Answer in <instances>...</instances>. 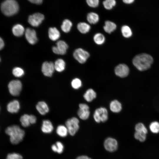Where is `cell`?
<instances>
[{
  "instance_id": "cell-31",
  "label": "cell",
  "mask_w": 159,
  "mask_h": 159,
  "mask_svg": "<svg viewBox=\"0 0 159 159\" xmlns=\"http://www.w3.org/2000/svg\"><path fill=\"white\" fill-rule=\"evenodd\" d=\"M147 134L144 132L135 131L134 133V137L136 140L143 142L146 140Z\"/></svg>"
},
{
  "instance_id": "cell-36",
  "label": "cell",
  "mask_w": 159,
  "mask_h": 159,
  "mask_svg": "<svg viewBox=\"0 0 159 159\" xmlns=\"http://www.w3.org/2000/svg\"><path fill=\"white\" fill-rule=\"evenodd\" d=\"M71 85L72 87L74 89L80 88L82 85V82L81 80L78 78H75L71 82Z\"/></svg>"
},
{
  "instance_id": "cell-2",
  "label": "cell",
  "mask_w": 159,
  "mask_h": 159,
  "mask_svg": "<svg viewBox=\"0 0 159 159\" xmlns=\"http://www.w3.org/2000/svg\"><path fill=\"white\" fill-rule=\"evenodd\" d=\"M5 132L9 136L11 143L13 144H17L20 142L25 134L24 131L16 125L8 127L6 129Z\"/></svg>"
},
{
  "instance_id": "cell-32",
  "label": "cell",
  "mask_w": 159,
  "mask_h": 159,
  "mask_svg": "<svg viewBox=\"0 0 159 159\" xmlns=\"http://www.w3.org/2000/svg\"><path fill=\"white\" fill-rule=\"evenodd\" d=\"M121 31L123 36L125 37H129L132 35V32L130 28L127 26H123L121 28Z\"/></svg>"
},
{
  "instance_id": "cell-22",
  "label": "cell",
  "mask_w": 159,
  "mask_h": 159,
  "mask_svg": "<svg viewBox=\"0 0 159 159\" xmlns=\"http://www.w3.org/2000/svg\"><path fill=\"white\" fill-rule=\"evenodd\" d=\"M65 65L64 61L61 59H57L54 63L55 69L59 72L63 71L65 68Z\"/></svg>"
},
{
  "instance_id": "cell-10",
  "label": "cell",
  "mask_w": 159,
  "mask_h": 159,
  "mask_svg": "<svg viewBox=\"0 0 159 159\" xmlns=\"http://www.w3.org/2000/svg\"><path fill=\"white\" fill-rule=\"evenodd\" d=\"M68 48V45L65 42L59 40L57 42L56 46L52 47V50L56 54L64 55L66 53Z\"/></svg>"
},
{
  "instance_id": "cell-45",
  "label": "cell",
  "mask_w": 159,
  "mask_h": 159,
  "mask_svg": "<svg viewBox=\"0 0 159 159\" xmlns=\"http://www.w3.org/2000/svg\"><path fill=\"white\" fill-rule=\"evenodd\" d=\"M123 2L126 4H130L132 3L134 1V0H124Z\"/></svg>"
},
{
  "instance_id": "cell-6",
  "label": "cell",
  "mask_w": 159,
  "mask_h": 159,
  "mask_svg": "<svg viewBox=\"0 0 159 159\" xmlns=\"http://www.w3.org/2000/svg\"><path fill=\"white\" fill-rule=\"evenodd\" d=\"M9 90L10 94L14 96H17L19 94L22 88V84L19 80L11 81L8 85Z\"/></svg>"
},
{
  "instance_id": "cell-3",
  "label": "cell",
  "mask_w": 159,
  "mask_h": 159,
  "mask_svg": "<svg viewBox=\"0 0 159 159\" xmlns=\"http://www.w3.org/2000/svg\"><path fill=\"white\" fill-rule=\"evenodd\" d=\"M2 13L7 16H11L18 11L19 6L17 2L14 0H6L3 1L1 5Z\"/></svg>"
},
{
  "instance_id": "cell-12",
  "label": "cell",
  "mask_w": 159,
  "mask_h": 159,
  "mask_svg": "<svg viewBox=\"0 0 159 159\" xmlns=\"http://www.w3.org/2000/svg\"><path fill=\"white\" fill-rule=\"evenodd\" d=\"M79 107L77 112V114L79 117L82 120L87 119L90 115L89 106L86 104L81 103L79 105Z\"/></svg>"
},
{
  "instance_id": "cell-37",
  "label": "cell",
  "mask_w": 159,
  "mask_h": 159,
  "mask_svg": "<svg viewBox=\"0 0 159 159\" xmlns=\"http://www.w3.org/2000/svg\"><path fill=\"white\" fill-rule=\"evenodd\" d=\"M22 156L19 153H13L8 154L6 159H22Z\"/></svg>"
},
{
  "instance_id": "cell-43",
  "label": "cell",
  "mask_w": 159,
  "mask_h": 159,
  "mask_svg": "<svg viewBox=\"0 0 159 159\" xmlns=\"http://www.w3.org/2000/svg\"><path fill=\"white\" fill-rule=\"evenodd\" d=\"M4 42L2 39L0 38V49L1 50L4 47Z\"/></svg>"
},
{
  "instance_id": "cell-13",
  "label": "cell",
  "mask_w": 159,
  "mask_h": 159,
  "mask_svg": "<svg viewBox=\"0 0 159 159\" xmlns=\"http://www.w3.org/2000/svg\"><path fill=\"white\" fill-rule=\"evenodd\" d=\"M129 72V67L125 64H120L117 65L115 69V74L120 77L123 78L127 77Z\"/></svg>"
},
{
  "instance_id": "cell-18",
  "label": "cell",
  "mask_w": 159,
  "mask_h": 159,
  "mask_svg": "<svg viewBox=\"0 0 159 159\" xmlns=\"http://www.w3.org/2000/svg\"><path fill=\"white\" fill-rule=\"evenodd\" d=\"M48 35L50 39L54 41L59 38L60 33L57 28L55 27H52L49 28V29Z\"/></svg>"
},
{
  "instance_id": "cell-30",
  "label": "cell",
  "mask_w": 159,
  "mask_h": 159,
  "mask_svg": "<svg viewBox=\"0 0 159 159\" xmlns=\"http://www.w3.org/2000/svg\"><path fill=\"white\" fill-rule=\"evenodd\" d=\"M149 128L150 132L153 134L159 133V122L156 121L151 122L149 125Z\"/></svg>"
},
{
  "instance_id": "cell-28",
  "label": "cell",
  "mask_w": 159,
  "mask_h": 159,
  "mask_svg": "<svg viewBox=\"0 0 159 159\" xmlns=\"http://www.w3.org/2000/svg\"><path fill=\"white\" fill-rule=\"evenodd\" d=\"M20 121L22 126L24 127H27L31 124L30 120V115L27 114L21 116Z\"/></svg>"
},
{
  "instance_id": "cell-19",
  "label": "cell",
  "mask_w": 159,
  "mask_h": 159,
  "mask_svg": "<svg viewBox=\"0 0 159 159\" xmlns=\"http://www.w3.org/2000/svg\"><path fill=\"white\" fill-rule=\"evenodd\" d=\"M110 110L114 113L120 112L122 109L121 103L117 100H114L112 101L110 104Z\"/></svg>"
},
{
  "instance_id": "cell-21",
  "label": "cell",
  "mask_w": 159,
  "mask_h": 159,
  "mask_svg": "<svg viewBox=\"0 0 159 159\" xmlns=\"http://www.w3.org/2000/svg\"><path fill=\"white\" fill-rule=\"evenodd\" d=\"M24 32V27L21 24H17L14 25L12 28L13 34L16 37L21 36Z\"/></svg>"
},
{
  "instance_id": "cell-33",
  "label": "cell",
  "mask_w": 159,
  "mask_h": 159,
  "mask_svg": "<svg viewBox=\"0 0 159 159\" xmlns=\"http://www.w3.org/2000/svg\"><path fill=\"white\" fill-rule=\"evenodd\" d=\"M135 131L143 132L146 134L148 132L146 127L143 123L141 122L137 124L135 126Z\"/></svg>"
},
{
  "instance_id": "cell-26",
  "label": "cell",
  "mask_w": 159,
  "mask_h": 159,
  "mask_svg": "<svg viewBox=\"0 0 159 159\" xmlns=\"http://www.w3.org/2000/svg\"><path fill=\"white\" fill-rule=\"evenodd\" d=\"M99 17L98 15L94 12L89 13L87 16V20L91 24H95L99 21Z\"/></svg>"
},
{
  "instance_id": "cell-27",
  "label": "cell",
  "mask_w": 159,
  "mask_h": 159,
  "mask_svg": "<svg viewBox=\"0 0 159 159\" xmlns=\"http://www.w3.org/2000/svg\"><path fill=\"white\" fill-rule=\"evenodd\" d=\"M72 22L68 19H65L63 21L61 28L63 31L65 33L69 32L72 26Z\"/></svg>"
},
{
  "instance_id": "cell-35",
  "label": "cell",
  "mask_w": 159,
  "mask_h": 159,
  "mask_svg": "<svg viewBox=\"0 0 159 159\" xmlns=\"http://www.w3.org/2000/svg\"><path fill=\"white\" fill-rule=\"evenodd\" d=\"M13 75L16 77H21L24 74V71L21 68L16 67H14L12 71Z\"/></svg>"
},
{
  "instance_id": "cell-8",
  "label": "cell",
  "mask_w": 159,
  "mask_h": 159,
  "mask_svg": "<svg viewBox=\"0 0 159 159\" xmlns=\"http://www.w3.org/2000/svg\"><path fill=\"white\" fill-rule=\"evenodd\" d=\"M104 146L105 148L107 151L110 152H113L117 149L118 143L115 139L109 137L105 140Z\"/></svg>"
},
{
  "instance_id": "cell-25",
  "label": "cell",
  "mask_w": 159,
  "mask_h": 159,
  "mask_svg": "<svg viewBox=\"0 0 159 159\" xmlns=\"http://www.w3.org/2000/svg\"><path fill=\"white\" fill-rule=\"evenodd\" d=\"M77 26L78 30L82 34L87 33L90 31L91 28L89 24L84 22L79 23Z\"/></svg>"
},
{
  "instance_id": "cell-44",
  "label": "cell",
  "mask_w": 159,
  "mask_h": 159,
  "mask_svg": "<svg viewBox=\"0 0 159 159\" xmlns=\"http://www.w3.org/2000/svg\"><path fill=\"white\" fill-rule=\"evenodd\" d=\"M51 149L53 151L57 153V148L55 144H54L52 145Z\"/></svg>"
},
{
  "instance_id": "cell-17",
  "label": "cell",
  "mask_w": 159,
  "mask_h": 159,
  "mask_svg": "<svg viewBox=\"0 0 159 159\" xmlns=\"http://www.w3.org/2000/svg\"><path fill=\"white\" fill-rule=\"evenodd\" d=\"M36 108L41 115H44L49 111V108L47 104L44 101L39 102L36 105Z\"/></svg>"
},
{
  "instance_id": "cell-39",
  "label": "cell",
  "mask_w": 159,
  "mask_h": 159,
  "mask_svg": "<svg viewBox=\"0 0 159 159\" xmlns=\"http://www.w3.org/2000/svg\"><path fill=\"white\" fill-rule=\"evenodd\" d=\"M86 2L90 6L95 8L98 6L99 1L98 0H87Z\"/></svg>"
},
{
  "instance_id": "cell-20",
  "label": "cell",
  "mask_w": 159,
  "mask_h": 159,
  "mask_svg": "<svg viewBox=\"0 0 159 159\" xmlns=\"http://www.w3.org/2000/svg\"><path fill=\"white\" fill-rule=\"evenodd\" d=\"M96 93L92 89H88L83 95L84 99L88 102L92 101L96 97Z\"/></svg>"
},
{
  "instance_id": "cell-34",
  "label": "cell",
  "mask_w": 159,
  "mask_h": 159,
  "mask_svg": "<svg viewBox=\"0 0 159 159\" xmlns=\"http://www.w3.org/2000/svg\"><path fill=\"white\" fill-rule=\"evenodd\" d=\"M116 4L115 0H106L103 2V4L105 8L108 10L111 9L115 6Z\"/></svg>"
},
{
  "instance_id": "cell-11",
  "label": "cell",
  "mask_w": 159,
  "mask_h": 159,
  "mask_svg": "<svg viewBox=\"0 0 159 159\" xmlns=\"http://www.w3.org/2000/svg\"><path fill=\"white\" fill-rule=\"evenodd\" d=\"M55 70L54 64L52 62H45L42 66V71L43 74L48 77H51Z\"/></svg>"
},
{
  "instance_id": "cell-23",
  "label": "cell",
  "mask_w": 159,
  "mask_h": 159,
  "mask_svg": "<svg viewBox=\"0 0 159 159\" xmlns=\"http://www.w3.org/2000/svg\"><path fill=\"white\" fill-rule=\"evenodd\" d=\"M116 25L114 22L109 21H105L103 29L107 33L110 34L116 28Z\"/></svg>"
},
{
  "instance_id": "cell-40",
  "label": "cell",
  "mask_w": 159,
  "mask_h": 159,
  "mask_svg": "<svg viewBox=\"0 0 159 159\" xmlns=\"http://www.w3.org/2000/svg\"><path fill=\"white\" fill-rule=\"evenodd\" d=\"M30 120L31 124H34L36 122L37 118L34 115H30Z\"/></svg>"
},
{
  "instance_id": "cell-41",
  "label": "cell",
  "mask_w": 159,
  "mask_h": 159,
  "mask_svg": "<svg viewBox=\"0 0 159 159\" xmlns=\"http://www.w3.org/2000/svg\"><path fill=\"white\" fill-rule=\"evenodd\" d=\"M29 1L31 2L37 4H40L42 3V0H29Z\"/></svg>"
},
{
  "instance_id": "cell-38",
  "label": "cell",
  "mask_w": 159,
  "mask_h": 159,
  "mask_svg": "<svg viewBox=\"0 0 159 159\" xmlns=\"http://www.w3.org/2000/svg\"><path fill=\"white\" fill-rule=\"evenodd\" d=\"M55 144L57 148V153L59 154L62 153L64 150V145L63 143L60 141H57Z\"/></svg>"
},
{
  "instance_id": "cell-29",
  "label": "cell",
  "mask_w": 159,
  "mask_h": 159,
  "mask_svg": "<svg viewBox=\"0 0 159 159\" xmlns=\"http://www.w3.org/2000/svg\"><path fill=\"white\" fill-rule=\"evenodd\" d=\"M94 42L98 45H102L105 42V38L104 35L100 33L95 34L93 37Z\"/></svg>"
},
{
  "instance_id": "cell-15",
  "label": "cell",
  "mask_w": 159,
  "mask_h": 159,
  "mask_svg": "<svg viewBox=\"0 0 159 159\" xmlns=\"http://www.w3.org/2000/svg\"><path fill=\"white\" fill-rule=\"evenodd\" d=\"M20 105L19 102L14 100L9 102L7 105V109L8 111L11 113L17 112L20 109Z\"/></svg>"
},
{
  "instance_id": "cell-9",
  "label": "cell",
  "mask_w": 159,
  "mask_h": 159,
  "mask_svg": "<svg viewBox=\"0 0 159 159\" xmlns=\"http://www.w3.org/2000/svg\"><path fill=\"white\" fill-rule=\"evenodd\" d=\"M44 18V15L40 13H36L29 16L28 22L33 26H38L42 22Z\"/></svg>"
},
{
  "instance_id": "cell-4",
  "label": "cell",
  "mask_w": 159,
  "mask_h": 159,
  "mask_svg": "<svg viewBox=\"0 0 159 159\" xmlns=\"http://www.w3.org/2000/svg\"><path fill=\"white\" fill-rule=\"evenodd\" d=\"M79 120L76 117H72L66 121L65 126L70 135L73 136L77 132L79 128Z\"/></svg>"
},
{
  "instance_id": "cell-24",
  "label": "cell",
  "mask_w": 159,
  "mask_h": 159,
  "mask_svg": "<svg viewBox=\"0 0 159 159\" xmlns=\"http://www.w3.org/2000/svg\"><path fill=\"white\" fill-rule=\"evenodd\" d=\"M56 132L59 136L62 138L66 137L69 133L67 128L63 125H59L57 127Z\"/></svg>"
},
{
  "instance_id": "cell-1",
  "label": "cell",
  "mask_w": 159,
  "mask_h": 159,
  "mask_svg": "<svg viewBox=\"0 0 159 159\" xmlns=\"http://www.w3.org/2000/svg\"><path fill=\"white\" fill-rule=\"evenodd\" d=\"M153 62V59L150 55L144 53L136 56L132 60L134 66L140 71H145L149 68Z\"/></svg>"
},
{
  "instance_id": "cell-42",
  "label": "cell",
  "mask_w": 159,
  "mask_h": 159,
  "mask_svg": "<svg viewBox=\"0 0 159 159\" xmlns=\"http://www.w3.org/2000/svg\"><path fill=\"white\" fill-rule=\"evenodd\" d=\"M76 159H92L86 155H81L78 157Z\"/></svg>"
},
{
  "instance_id": "cell-16",
  "label": "cell",
  "mask_w": 159,
  "mask_h": 159,
  "mask_svg": "<svg viewBox=\"0 0 159 159\" xmlns=\"http://www.w3.org/2000/svg\"><path fill=\"white\" fill-rule=\"evenodd\" d=\"M41 130L45 134H49L53 130L54 127L52 122L49 120H43L41 127Z\"/></svg>"
},
{
  "instance_id": "cell-46",
  "label": "cell",
  "mask_w": 159,
  "mask_h": 159,
  "mask_svg": "<svg viewBox=\"0 0 159 159\" xmlns=\"http://www.w3.org/2000/svg\"><path fill=\"white\" fill-rule=\"evenodd\" d=\"M155 108H157L158 110L159 111V100L155 101Z\"/></svg>"
},
{
  "instance_id": "cell-14",
  "label": "cell",
  "mask_w": 159,
  "mask_h": 159,
  "mask_svg": "<svg viewBox=\"0 0 159 159\" xmlns=\"http://www.w3.org/2000/svg\"><path fill=\"white\" fill-rule=\"evenodd\" d=\"M25 35L26 39L30 44H34L37 42V38L36 32L34 29L29 28H26Z\"/></svg>"
},
{
  "instance_id": "cell-5",
  "label": "cell",
  "mask_w": 159,
  "mask_h": 159,
  "mask_svg": "<svg viewBox=\"0 0 159 159\" xmlns=\"http://www.w3.org/2000/svg\"><path fill=\"white\" fill-rule=\"evenodd\" d=\"M93 118L97 123L106 122L108 119V113L107 109L104 107L97 109L93 114Z\"/></svg>"
},
{
  "instance_id": "cell-7",
  "label": "cell",
  "mask_w": 159,
  "mask_h": 159,
  "mask_svg": "<svg viewBox=\"0 0 159 159\" xmlns=\"http://www.w3.org/2000/svg\"><path fill=\"white\" fill-rule=\"evenodd\" d=\"M73 56L74 59L81 64L85 63L90 57L89 53L82 49L79 48L74 51Z\"/></svg>"
}]
</instances>
